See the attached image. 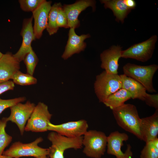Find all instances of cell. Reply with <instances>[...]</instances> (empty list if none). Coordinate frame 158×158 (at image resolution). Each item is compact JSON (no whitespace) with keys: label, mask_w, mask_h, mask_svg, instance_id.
I'll use <instances>...</instances> for the list:
<instances>
[{"label":"cell","mask_w":158,"mask_h":158,"mask_svg":"<svg viewBox=\"0 0 158 158\" xmlns=\"http://www.w3.org/2000/svg\"><path fill=\"white\" fill-rule=\"evenodd\" d=\"M112 110L116 122L120 127L142 140L140 130L141 118L135 105L124 104Z\"/></svg>","instance_id":"cell-1"},{"label":"cell","mask_w":158,"mask_h":158,"mask_svg":"<svg viewBox=\"0 0 158 158\" xmlns=\"http://www.w3.org/2000/svg\"><path fill=\"white\" fill-rule=\"evenodd\" d=\"M158 69V66L153 64L140 66L127 63L123 68L124 74L141 84L149 92H156L153 87V76Z\"/></svg>","instance_id":"cell-2"},{"label":"cell","mask_w":158,"mask_h":158,"mask_svg":"<svg viewBox=\"0 0 158 158\" xmlns=\"http://www.w3.org/2000/svg\"><path fill=\"white\" fill-rule=\"evenodd\" d=\"M122 88L120 75L111 74L104 71L96 77L94 83L95 93L100 102Z\"/></svg>","instance_id":"cell-3"},{"label":"cell","mask_w":158,"mask_h":158,"mask_svg":"<svg viewBox=\"0 0 158 158\" xmlns=\"http://www.w3.org/2000/svg\"><path fill=\"white\" fill-rule=\"evenodd\" d=\"M47 138L51 143V146L48 148V155L49 158H64V153L66 150H78L83 146L82 136L69 138L52 131L49 133Z\"/></svg>","instance_id":"cell-4"},{"label":"cell","mask_w":158,"mask_h":158,"mask_svg":"<svg viewBox=\"0 0 158 158\" xmlns=\"http://www.w3.org/2000/svg\"><path fill=\"white\" fill-rule=\"evenodd\" d=\"M82 144L84 146L83 153L92 158H101L105 152L107 136L104 132L90 130L83 135Z\"/></svg>","instance_id":"cell-5"},{"label":"cell","mask_w":158,"mask_h":158,"mask_svg":"<svg viewBox=\"0 0 158 158\" xmlns=\"http://www.w3.org/2000/svg\"><path fill=\"white\" fill-rule=\"evenodd\" d=\"M41 137L37 138L30 143H24L19 141L14 142L9 148L4 151L3 154L12 158L24 157H33L35 158L48 154V148H42L38 145L42 142Z\"/></svg>","instance_id":"cell-6"},{"label":"cell","mask_w":158,"mask_h":158,"mask_svg":"<svg viewBox=\"0 0 158 158\" xmlns=\"http://www.w3.org/2000/svg\"><path fill=\"white\" fill-rule=\"evenodd\" d=\"M52 116L47 105L42 102L38 103L27 121L24 130L35 132L47 131Z\"/></svg>","instance_id":"cell-7"},{"label":"cell","mask_w":158,"mask_h":158,"mask_svg":"<svg viewBox=\"0 0 158 158\" xmlns=\"http://www.w3.org/2000/svg\"><path fill=\"white\" fill-rule=\"evenodd\" d=\"M157 40V36L154 35L146 40L135 44L127 49L122 50L121 57L146 62L152 57Z\"/></svg>","instance_id":"cell-8"},{"label":"cell","mask_w":158,"mask_h":158,"mask_svg":"<svg viewBox=\"0 0 158 158\" xmlns=\"http://www.w3.org/2000/svg\"><path fill=\"white\" fill-rule=\"evenodd\" d=\"M35 106V104L28 101L25 104L18 103L10 108L11 113L6 117L8 121L15 123L23 135L26 123L30 118Z\"/></svg>","instance_id":"cell-9"},{"label":"cell","mask_w":158,"mask_h":158,"mask_svg":"<svg viewBox=\"0 0 158 158\" xmlns=\"http://www.w3.org/2000/svg\"><path fill=\"white\" fill-rule=\"evenodd\" d=\"M129 137L125 133L116 131L111 133L107 136V153L115 156L116 158H132L133 153L130 145L128 144L124 152L121 148L123 142L128 140Z\"/></svg>","instance_id":"cell-10"},{"label":"cell","mask_w":158,"mask_h":158,"mask_svg":"<svg viewBox=\"0 0 158 158\" xmlns=\"http://www.w3.org/2000/svg\"><path fill=\"white\" fill-rule=\"evenodd\" d=\"M88 126L84 119L70 121L58 125L49 123L48 130L54 131L62 135L71 138L82 136L87 131Z\"/></svg>","instance_id":"cell-11"},{"label":"cell","mask_w":158,"mask_h":158,"mask_svg":"<svg viewBox=\"0 0 158 158\" xmlns=\"http://www.w3.org/2000/svg\"><path fill=\"white\" fill-rule=\"evenodd\" d=\"M95 4L94 0H80L72 4H65L62 6L67 17L69 28L75 29L79 27L80 22L78 17L80 14L89 7H91L93 11H95Z\"/></svg>","instance_id":"cell-12"},{"label":"cell","mask_w":158,"mask_h":158,"mask_svg":"<svg viewBox=\"0 0 158 158\" xmlns=\"http://www.w3.org/2000/svg\"><path fill=\"white\" fill-rule=\"evenodd\" d=\"M33 18L32 16L24 20L20 33L22 43L18 51L13 55L20 62L23 60L26 55L32 48V42L35 39L32 25Z\"/></svg>","instance_id":"cell-13"},{"label":"cell","mask_w":158,"mask_h":158,"mask_svg":"<svg viewBox=\"0 0 158 158\" xmlns=\"http://www.w3.org/2000/svg\"><path fill=\"white\" fill-rule=\"evenodd\" d=\"M122 47L113 45L104 51L100 55L101 67L107 73L117 74L119 66L118 61L121 57Z\"/></svg>","instance_id":"cell-14"},{"label":"cell","mask_w":158,"mask_h":158,"mask_svg":"<svg viewBox=\"0 0 158 158\" xmlns=\"http://www.w3.org/2000/svg\"><path fill=\"white\" fill-rule=\"evenodd\" d=\"M51 1L44 0L32 12V16L34 20L33 29L35 39H40L43 31L47 28L48 15L51 6Z\"/></svg>","instance_id":"cell-15"},{"label":"cell","mask_w":158,"mask_h":158,"mask_svg":"<svg viewBox=\"0 0 158 158\" xmlns=\"http://www.w3.org/2000/svg\"><path fill=\"white\" fill-rule=\"evenodd\" d=\"M90 37L89 34L78 35L76 33L74 28H70L68 39L61 56L62 58L66 60L73 54L84 51L86 47L84 41Z\"/></svg>","instance_id":"cell-16"},{"label":"cell","mask_w":158,"mask_h":158,"mask_svg":"<svg viewBox=\"0 0 158 158\" xmlns=\"http://www.w3.org/2000/svg\"><path fill=\"white\" fill-rule=\"evenodd\" d=\"M20 62L11 53L3 54L0 59V83L12 79L19 70Z\"/></svg>","instance_id":"cell-17"},{"label":"cell","mask_w":158,"mask_h":158,"mask_svg":"<svg viewBox=\"0 0 158 158\" xmlns=\"http://www.w3.org/2000/svg\"><path fill=\"white\" fill-rule=\"evenodd\" d=\"M140 130L142 140L146 143L157 138L158 109L151 116L141 118Z\"/></svg>","instance_id":"cell-18"},{"label":"cell","mask_w":158,"mask_h":158,"mask_svg":"<svg viewBox=\"0 0 158 158\" xmlns=\"http://www.w3.org/2000/svg\"><path fill=\"white\" fill-rule=\"evenodd\" d=\"M121 79L122 88L130 94L131 98L144 101L147 93L146 89L140 83L125 75H120Z\"/></svg>","instance_id":"cell-19"},{"label":"cell","mask_w":158,"mask_h":158,"mask_svg":"<svg viewBox=\"0 0 158 158\" xmlns=\"http://www.w3.org/2000/svg\"><path fill=\"white\" fill-rule=\"evenodd\" d=\"M100 2L104 4L105 8L111 10L118 22L123 23L125 19L131 10L125 4L123 0H101Z\"/></svg>","instance_id":"cell-20"},{"label":"cell","mask_w":158,"mask_h":158,"mask_svg":"<svg viewBox=\"0 0 158 158\" xmlns=\"http://www.w3.org/2000/svg\"><path fill=\"white\" fill-rule=\"evenodd\" d=\"M131 98V96L130 93L121 88L109 95L103 103L112 110L123 105L125 102Z\"/></svg>","instance_id":"cell-21"},{"label":"cell","mask_w":158,"mask_h":158,"mask_svg":"<svg viewBox=\"0 0 158 158\" xmlns=\"http://www.w3.org/2000/svg\"><path fill=\"white\" fill-rule=\"evenodd\" d=\"M61 6L60 3H55L51 6L49 11L46 29L50 35L56 33L59 29L57 25L56 20L59 8Z\"/></svg>","instance_id":"cell-22"},{"label":"cell","mask_w":158,"mask_h":158,"mask_svg":"<svg viewBox=\"0 0 158 158\" xmlns=\"http://www.w3.org/2000/svg\"><path fill=\"white\" fill-rule=\"evenodd\" d=\"M140 158H158V138L146 143L140 152Z\"/></svg>","instance_id":"cell-23"},{"label":"cell","mask_w":158,"mask_h":158,"mask_svg":"<svg viewBox=\"0 0 158 158\" xmlns=\"http://www.w3.org/2000/svg\"><path fill=\"white\" fill-rule=\"evenodd\" d=\"M6 117L0 119V155L3 154L5 148L12 141V137L6 132L5 128L7 123Z\"/></svg>","instance_id":"cell-24"},{"label":"cell","mask_w":158,"mask_h":158,"mask_svg":"<svg viewBox=\"0 0 158 158\" xmlns=\"http://www.w3.org/2000/svg\"><path fill=\"white\" fill-rule=\"evenodd\" d=\"M12 79L14 83L21 85H33L37 83L36 78L28 73H24L19 70L13 75Z\"/></svg>","instance_id":"cell-25"},{"label":"cell","mask_w":158,"mask_h":158,"mask_svg":"<svg viewBox=\"0 0 158 158\" xmlns=\"http://www.w3.org/2000/svg\"><path fill=\"white\" fill-rule=\"evenodd\" d=\"M23 60L26 66L27 73L33 75L38 59L32 48L26 55Z\"/></svg>","instance_id":"cell-26"},{"label":"cell","mask_w":158,"mask_h":158,"mask_svg":"<svg viewBox=\"0 0 158 158\" xmlns=\"http://www.w3.org/2000/svg\"><path fill=\"white\" fill-rule=\"evenodd\" d=\"M44 0H20V7L25 12H33Z\"/></svg>","instance_id":"cell-27"},{"label":"cell","mask_w":158,"mask_h":158,"mask_svg":"<svg viewBox=\"0 0 158 158\" xmlns=\"http://www.w3.org/2000/svg\"><path fill=\"white\" fill-rule=\"evenodd\" d=\"M25 99V97L8 99H2L0 98V114L6 109L10 108L18 103L24 102Z\"/></svg>","instance_id":"cell-28"},{"label":"cell","mask_w":158,"mask_h":158,"mask_svg":"<svg viewBox=\"0 0 158 158\" xmlns=\"http://www.w3.org/2000/svg\"><path fill=\"white\" fill-rule=\"evenodd\" d=\"M58 27L69 28L68 25V19L63 9L62 6L59 8L56 20Z\"/></svg>","instance_id":"cell-29"},{"label":"cell","mask_w":158,"mask_h":158,"mask_svg":"<svg viewBox=\"0 0 158 158\" xmlns=\"http://www.w3.org/2000/svg\"><path fill=\"white\" fill-rule=\"evenodd\" d=\"M144 101L147 105L158 109V94H150L147 93Z\"/></svg>","instance_id":"cell-30"},{"label":"cell","mask_w":158,"mask_h":158,"mask_svg":"<svg viewBox=\"0 0 158 158\" xmlns=\"http://www.w3.org/2000/svg\"><path fill=\"white\" fill-rule=\"evenodd\" d=\"M14 86V83L12 81L0 83V95L8 90H13Z\"/></svg>","instance_id":"cell-31"},{"label":"cell","mask_w":158,"mask_h":158,"mask_svg":"<svg viewBox=\"0 0 158 158\" xmlns=\"http://www.w3.org/2000/svg\"><path fill=\"white\" fill-rule=\"evenodd\" d=\"M127 7L130 10L134 8L136 6L135 1L134 0H123Z\"/></svg>","instance_id":"cell-32"},{"label":"cell","mask_w":158,"mask_h":158,"mask_svg":"<svg viewBox=\"0 0 158 158\" xmlns=\"http://www.w3.org/2000/svg\"><path fill=\"white\" fill-rule=\"evenodd\" d=\"M0 158H12V157L4 155L2 154L0 155Z\"/></svg>","instance_id":"cell-33"},{"label":"cell","mask_w":158,"mask_h":158,"mask_svg":"<svg viewBox=\"0 0 158 158\" xmlns=\"http://www.w3.org/2000/svg\"><path fill=\"white\" fill-rule=\"evenodd\" d=\"M35 158H47V156H43Z\"/></svg>","instance_id":"cell-34"},{"label":"cell","mask_w":158,"mask_h":158,"mask_svg":"<svg viewBox=\"0 0 158 158\" xmlns=\"http://www.w3.org/2000/svg\"><path fill=\"white\" fill-rule=\"evenodd\" d=\"M3 54L0 51V59L2 57Z\"/></svg>","instance_id":"cell-35"}]
</instances>
